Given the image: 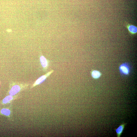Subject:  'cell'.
I'll list each match as a JSON object with an SVG mask.
<instances>
[{
	"label": "cell",
	"instance_id": "6da1fadb",
	"mask_svg": "<svg viewBox=\"0 0 137 137\" xmlns=\"http://www.w3.org/2000/svg\"><path fill=\"white\" fill-rule=\"evenodd\" d=\"M30 84L29 83L11 81L9 84L8 93L9 95H14L27 89Z\"/></svg>",
	"mask_w": 137,
	"mask_h": 137
},
{
	"label": "cell",
	"instance_id": "7a4b0ae2",
	"mask_svg": "<svg viewBox=\"0 0 137 137\" xmlns=\"http://www.w3.org/2000/svg\"><path fill=\"white\" fill-rule=\"evenodd\" d=\"M54 71L52 70L49 71L45 75H43L38 79L30 87V89H32L36 86L43 82Z\"/></svg>",
	"mask_w": 137,
	"mask_h": 137
},
{
	"label": "cell",
	"instance_id": "3957f363",
	"mask_svg": "<svg viewBox=\"0 0 137 137\" xmlns=\"http://www.w3.org/2000/svg\"><path fill=\"white\" fill-rule=\"evenodd\" d=\"M21 97V96L18 94L13 96L9 95L6 96L2 100L1 104L3 105L5 104L11 102L13 100L19 99Z\"/></svg>",
	"mask_w": 137,
	"mask_h": 137
},
{
	"label": "cell",
	"instance_id": "277c9868",
	"mask_svg": "<svg viewBox=\"0 0 137 137\" xmlns=\"http://www.w3.org/2000/svg\"><path fill=\"white\" fill-rule=\"evenodd\" d=\"M119 70L122 74L127 75L130 72V67L127 63H125L122 64L119 66Z\"/></svg>",
	"mask_w": 137,
	"mask_h": 137
},
{
	"label": "cell",
	"instance_id": "5b68a950",
	"mask_svg": "<svg viewBox=\"0 0 137 137\" xmlns=\"http://www.w3.org/2000/svg\"><path fill=\"white\" fill-rule=\"evenodd\" d=\"M0 113L10 118L11 120L13 119L12 112L11 109H9V108L2 109L0 111Z\"/></svg>",
	"mask_w": 137,
	"mask_h": 137
},
{
	"label": "cell",
	"instance_id": "8992f818",
	"mask_svg": "<svg viewBox=\"0 0 137 137\" xmlns=\"http://www.w3.org/2000/svg\"><path fill=\"white\" fill-rule=\"evenodd\" d=\"M40 59L41 65L44 70H46L48 66V61L43 55L41 56Z\"/></svg>",
	"mask_w": 137,
	"mask_h": 137
},
{
	"label": "cell",
	"instance_id": "52a82bcc",
	"mask_svg": "<svg viewBox=\"0 0 137 137\" xmlns=\"http://www.w3.org/2000/svg\"><path fill=\"white\" fill-rule=\"evenodd\" d=\"M126 124V123H122L117 129H115L117 137H120V136Z\"/></svg>",
	"mask_w": 137,
	"mask_h": 137
},
{
	"label": "cell",
	"instance_id": "ba28073f",
	"mask_svg": "<svg viewBox=\"0 0 137 137\" xmlns=\"http://www.w3.org/2000/svg\"><path fill=\"white\" fill-rule=\"evenodd\" d=\"M127 28L129 32L132 34H136L137 32V27L133 25L128 24L127 25Z\"/></svg>",
	"mask_w": 137,
	"mask_h": 137
},
{
	"label": "cell",
	"instance_id": "9c48e42d",
	"mask_svg": "<svg viewBox=\"0 0 137 137\" xmlns=\"http://www.w3.org/2000/svg\"><path fill=\"white\" fill-rule=\"evenodd\" d=\"M91 74L92 77L95 79H97L99 78L101 75L100 73L96 70L93 71L92 73Z\"/></svg>",
	"mask_w": 137,
	"mask_h": 137
},
{
	"label": "cell",
	"instance_id": "30bf717a",
	"mask_svg": "<svg viewBox=\"0 0 137 137\" xmlns=\"http://www.w3.org/2000/svg\"><path fill=\"white\" fill-rule=\"evenodd\" d=\"M7 31L8 32H10L11 31V30H10V29H9V30H8Z\"/></svg>",
	"mask_w": 137,
	"mask_h": 137
}]
</instances>
